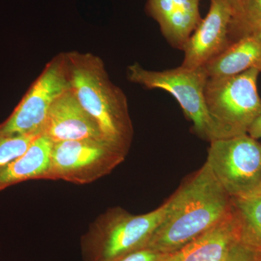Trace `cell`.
I'll list each match as a JSON object with an SVG mask.
<instances>
[{"mask_svg":"<svg viewBox=\"0 0 261 261\" xmlns=\"http://www.w3.org/2000/svg\"><path fill=\"white\" fill-rule=\"evenodd\" d=\"M166 204L146 247L163 254L177 251L212 228L231 210L232 200L205 163Z\"/></svg>","mask_w":261,"mask_h":261,"instance_id":"6da1fadb","label":"cell"},{"mask_svg":"<svg viewBox=\"0 0 261 261\" xmlns=\"http://www.w3.org/2000/svg\"><path fill=\"white\" fill-rule=\"evenodd\" d=\"M70 88L82 107L97 121L106 140L126 152L134 128L128 101L110 80L104 62L92 53H64Z\"/></svg>","mask_w":261,"mask_h":261,"instance_id":"7a4b0ae2","label":"cell"},{"mask_svg":"<svg viewBox=\"0 0 261 261\" xmlns=\"http://www.w3.org/2000/svg\"><path fill=\"white\" fill-rule=\"evenodd\" d=\"M166 202L142 215L113 207L98 216L80 239L84 261H111L147 247L166 211Z\"/></svg>","mask_w":261,"mask_h":261,"instance_id":"3957f363","label":"cell"},{"mask_svg":"<svg viewBox=\"0 0 261 261\" xmlns=\"http://www.w3.org/2000/svg\"><path fill=\"white\" fill-rule=\"evenodd\" d=\"M127 77L130 82L145 88L163 89L173 96L202 140L211 142L226 138L207 109L205 89L209 77L204 67L187 68L181 65L155 71L145 69L135 63L128 67Z\"/></svg>","mask_w":261,"mask_h":261,"instance_id":"277c9868","label":"cell"},{"mask_svg":"<svg viewBox=\"0 0 261 261\" xmlns=\"http://www.w3.org/2000/svg\"><path fill=\"white\" fill-rule=\"evenodd\" d=\"M260 73L251 69L207 80L205 89L207 109L226 138L246 135L260 116L261 98L257 87Z\"/></svg>","mask_w":261,"mask_h":261,"instance_id":"5b68a950","label":"cell"},{"mask_svg":"<svg viewBox=\"0 0 261 261\" xmlns=\"http://www.w3.org/2000/svg\"><path fill=\"white\" fill-rule=\"evenodd\" d=\"M206 163L230 197L261 192V145L247 134L211 142Z\"/></svg>","mask_w":261,"mask_h":261,"instance_id":"8992f818","label":"cell"},{"mask_svg":"<svg viewBox=\"0 0 261 261\" xmlns=\"http://www.w3.org/2000/svg\"><path fill=\"white\" fill-rule=\"evenodd\" d=\"M128 152L106 140L54 142L48 180L87 185L109 174Z\"/></svg>","mask_w":261,"mask_h":261,"instance_id":"52a82bcc","label":"cell"},{"mask_svg":"<svg viewBox=\"0 0 261 261\" xmlns=\"http://www.w3.org/2000/svg\"><path fill=\"white\" fill-rule=\"evenodd\" d=\"M69 89L64 53H62L46 65L13 113L0 124V135H42L51 105Z\"/></svg>","mask_w":261,"mask_h":261,"instance_id":"ba28073f","label":"cell"},{"mask_svg":"<svg viewBox=\"0 0 261 261\" xmlns=\"http://www.w3.org/2000/svg\"><path fill=\"white\" fill-rule=\"evenodd\" d=\"M233 17L232 8L226 0H211L208 13L185 45L181 66L204 67L224 51L231 44L229 30Z\"/></svg>","mask_w":261,"mask_h":261,"instance_id":"9c48e42d","label":"cell"},{"mask_svg":"<svg viewBox=\"0 0 261 261\" xmlns=\"http://www.w3.org/2000/svg\"><path fill=\"white\" fill-rule=\"evenodd\" d=\"M248 240L233 207L219 222L163 261H224Z\"/></svg>","mask_w":261,"mask_h":261,"instance_id":"30bf717a","label":"cell"},{"mask_svg":"<svg viewBox=\"0 0 261 261\" xmlns=\"http://www.w3.org/2000/svg\"><path fill=\"white\" fill-rule=\"evenodd\" d=\"M42 135L53 142L106 140L97 121L82 107L70 88L51 105Z\"/></svg>","mask_w":261,"mask_h":261,"instance_id":"8fae6325","label":"cell"},{"mask_svg":"<svg viewBox=\"0 0 261 261\" xmlns=\"http://www.w3.org/2000/svg\"><path fill=\"white\" fill-rule=\"evenodd\" d=\"M200 0H147L146 10L172 47L184 50L200 24Z\"/></svg>","mask_w":261,"mask_h":261,"instance_id":"7c38bea8","label":"cell"},{"mask_svg":"<svg viewBox=\"0 0 261 261\" xmlns=\"http://www.w3.org/2000/svg\"><path fill=\"white\" fill-rule=\"evenodd\" d=\"M53 143L47 136L39 135L22 155L0 168V192L29 180H48Z\"/></svg>","mask_w":261,"mask_h":261,"instance_id":"4fadbf2b","label":"cell"},{"mask_svg":"<svg viewBox=\"0 0 261 261\" xmlns=\"http://www.w3.org/2000/svg\"><path fill=\"white\" fill-rule=\"evenodd\" d=\"M204 68L209 78L231 76L251 69L261 72V42L251 35L242 36Z\"/></svg>","mask_w":261,"mask_h":261,"instance_id":"5bb4252c","label":"cell"},{"mask_svg":"<svg viewBox=\"0 0 261 261\" xmlns=\"http://www.w3.org/2000/svg\"><path fill=\"white\" fill-rule=\"evenodd\" d=\"M247 238L261 248V192L231 197Z\"/></svg>","mask_w":261,"mask_h":261,"instance_id":"9a60e30c","label":"cell"},{"mask_svg":"<svg viewBox=\"0 0 261 261\" xmlns=\"http://www.w3.org/2000/svg\"><path fill=\"white\" fill-rule=\"evenodd\" d=\"M39 135H0V168L18 159Z\"/></svg>","mask_w":261,"mask_h":261,"instance_id":"2e32d148","label":"cell"},{"mask_svg":"<svg viewBox=\"0 0 261 261\" xmlns=\"http://www.w3.org/2000/svg\"><path fill=\"white\" fill-rule=\"evenodd\" d=\"M259 20H261V0H243L241 13L233 18L230 25V39L243 27Z\"/></svg>","mask_w":261,"mask_h":261,"instance_id":"e0dca14e","label":"cell"},{"mask_svg":"<svg viewBox=\"0 0 261 261\" xmlns=\"http://www.w3.org/2000/svg\"><path fill=\"white\" fill-rule=\"evenodd\" d=\"M224 261H261V248L247 240Z\"/></svg>","mask_w":261,"mask_h":261,"instance_id":"ac0fdd59","label":"cell"},{"mask_svg":"<svg viewBox=\"0 0 261 261\" xmlns=\"http://www.w3.org/2000/svg\"><path fill=\"white\" fill-rule=\"evenodd\" d=\"M165 255L166 254L145 247L111 261H163Z\"/></svg>","mask_w":261,"mask_h":261,"instance_id":"d6986e66","label":"cell"},{"mask_svg":"<svg viewBox=\"0 0 261 261\" xmlns=\"http://www.w3.org/2000/svg\"><path fill=\"white\" fill-rule=\"evenodd\" d=\"M244 35H251L261 42V20L249 24V25L239 30L238 32L235 33L233 36H231L230 41L231 43L238 39L239 37Z\"/></svg>","mask_w":261,"mask_h":261,"instance_id":"ffe728a7","label":"cell"},{"mask_svg":"<svg viewBox=\"0 0 261 261\" xmlns=\"http://www.w3.org/2000/svg\"><path fill=\"white\" fill-rule=\"evenodd\" d=\"M247 134L255 140L261 139V115L253 122Z\"/></svg>","mask_w":261,"mask_h":261,"instance_id":"44dd1931","label":"cell"},{"mask_svg":"<svg viewBox=\"0 0 261 261\" xmlns=\"http://www.w3.org/2000/svg\"><path fill=\"white\" fill-rule=\"evenodd\" d=\"M226 2L231 7L233 11V17L238 16L241 13L242 10V3L243 0H226Z\"/></svg>","mask_w":261,"mask_h":261,"instance_id":"7402d4cb","label":"cell"}]
</instances>
